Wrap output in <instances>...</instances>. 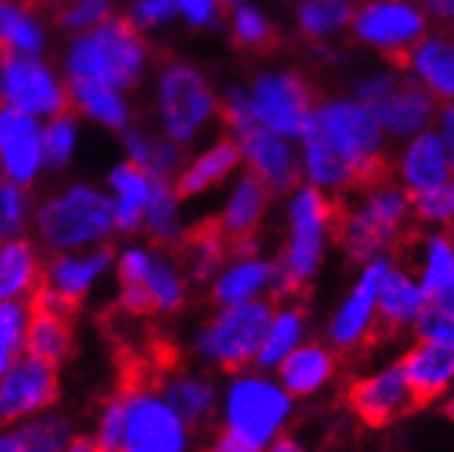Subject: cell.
<instances>
[{
    "mask_svg": "<svg viewBox=\"0 0 454 452\" xmlns=\"http://www.w3.org/2000/svg\"><path fill=\"white\" fill-rule=\"evenodd\" d=\"M411 194L388 180L349 197L338 194L330 234L352 264L366 266L374 258H388L385 253H396L411 228Z\"/></svg>",
    "mask_w": 454,
    "mask_h": 452,
    "instance_id": "cell-1",
    "label": "cell"
},
{
    "mask_svg": "<svg viewBox=\"0 0 454 452\" xmlns=\"http://www.w3.org/2000/svg\"><path fill=\"white\" fill-rule=\"evenodd\" d=\"M305 131H313L352 170L355 192L391 180L394 164L382 150V128L372 111L357 100L319 103L313 108Z\"/></svg>",
    "mask_w": 454,
    "mask_h": 452,
    "instance_id": "cell-2",
    "label": "cell"
},
{
    "mask_svg": "<svg viewBox=\"0 0 454 452\" xmlns=\"http://www.w3.org/2000/svg\"><path fill=\"white\" fill-rule=\"evenodd\" d=\"M147 67V42L128 20H106L75 36L64 59L67 81L130 89Z\"/></svg>",
    "mask_w": 454,
    "mask_h": 452,
    "instance_id": "cell-3",
    "label": "cell"
},
{
    "mask_svg": "<svg viewBox=\"0 0 454 452\" xmlns=\"http://www.w3.org/2000/svg\"><path fill=\"white\" fill-rule=\"evenodd\" d=\"M335 197L316 186H300L288 202V239L278 261V300H302L322 264L325 242L333 231Z\"/></svg>",
    "mask_w": 454,
    "mask_h": 452,
    "instance_id": "cell-4",
    "label": "cell"
},
{
    "mask_svg": "<svg viewBox=\"0 0 454 452\" xmlns=\"http://www.w3.org/2000/svg\"><path fill=\"white\" fill-rule=\"evenodd\" d=\"M36 228L53 250L98 244L117 228L114 200L95 186H70L42 202L36 211Z\"/></svg>",
    "mask_w": 454,
    "mask_h": 452,
    "instance_id": "cell-5",
    "label": "cell"
},
{
    "mask_svg": "<svg viewBox=\"0 0 454 452\" xmlns=\"http://www.w3.org/2000/svg\"><path fill=\"white\" fill-rule=\"evenodd\" d=\"M271 313H275V303L271 300L224 305L202 325V330L194 338V347L202 355V361H208V364L224 372H236L247 367L249 361H255L266 328L271 322Z\"/></svg>",
    "mask_w": 454,
    "mask_h": 452,
    "instance_id": "cell-6",
    "label": "cell"
},
{
    "mask_svg": "<svg viewBox=\"0 0 454 452\" xmlns=\"http://www.w3.org/2000/svg\"><path fill=\"white\" fill-rule=\"evenodd\" d=\"M158 117H161L167 139L177 147L192 145L197 133L206 128L219 111L211 83L200 70L184 61L164 64L155 86Z\"/></svg>",
    "mask_w": 454,
    "mask_h": 452,
    "instance_id": "cell-7",
    "label": "cell"
},
{
    "mask_svg": "<svg viewBox=\"0 0 454 452\" xmlns=\"http://www.w3.org/2000/svg\"><path fill=\"white\" fill-rule=\"evenodd\" d=\"M288 416H291V394L266 377L241 375L227 389L224 397L227 431L261 449L278 439Z\"/></svg>",
    "mask_w": 454,
    "mask_h": 452,
    "instance_id": "cell-8",
    "label": "cell"
},
{
    "mask_svg": "<svg viewBox=\"0 0 454 452\" xmlns=\"http://www.w3.org/2000/svg\"><path fill=\"white\" fill-rule=\"evenodd\" d=\"M125 400L122 452H186L189 424L147 386H117Z\"/></svg>",
    "mask_w": 454,
    "mask_h": 452,
    "instance_id": "cell-9",
    "label": "cell"
},
{
    "mask_svg": "<svg viewBox=\"0 0 454 452\" xmlns=\"http://www.w3.org/2000/svg\"><path fill=\"white\" fill-rule=\"evenodd\" d=\"M352 26L357 39L380 48L391 64L411 67V53L427 31V14L413 0H366Z\"/></svg>",
    "mask_w": 454,
    "mask_h": 452,
    "instance_id": "cell-10",
    "label": "cell"
},
{
    "mask_svg": "<svg viewBox=\"0 0 454 452\" xmlns=\"http://www.w3.org/2000/svg\"><path fill=\"white\" fill-rule=\"evenodd\" d=\"M0 106L26 111L31 117H59L70 108V92L36 56L0 51Z\"/></svg>",
    "mask_w": 454,
    "mask_h": 452,
    "instance_id": "cell-11",
    "label": "cell"
},
{
    "mask_svg": "<svg viewBox=\"0 0 454 452\" xmlns=\"http://www.w3.org/2000/svg\"><path fill=\"white\" fill-rule=\"evenodd\" d=\"M355 95L360 106L372 111L380 128L391 131L394 137L419 133L435 115V100L421 83L394 78L388 73L360 81Z\"/></svg>",
    "mask_w": 454,
    "mask_h": 452,
    "instance_id": "cell-12",
    "label": "cell"
},
{
    "mask_svg": "<svg viewBox=\"0 0 454 452\" xmlns=\"http://www.w3.org/2000/svg\"><path fill=\"white\" fill-rule=\"evenodd\" d=\"M253 117L275 137H302L316 108L313 89L300 73H263L249 92Z\"/></svg>",
    "mask_w": 454,
    "mask_h": 452,
    "instance_id": "cell-13",
    "label": "cell"
},
{
    "mask_svg": "<svg viewBox=\"0 0 454 452\" xmlns=\"http://www.w3.org/2000/svg\"><path fill=\"white\" fill-rule=\"evenodd\" d=\"M391 258H374L363 266L360 278L349 289L344 303L338 305L327 325V338L333 353H363L374 345V325H377V291L385 269Z\"/></svg>",
    "mask_w": 454,
    "mask_h": 452,
    "instance_id": "cell-14",
    "label": "cell"
},
{
    "mask_svg": "<svg viewBox=\"0 0 454 452\" xmlns=\"http://www.w3.org/2000/svg\"><path fill=\"white\" fill-rule=\"evenodd\" d=\"M347 408L369 427H388L396 419L419 411L413 392L402 375L399 361L374 375L357 377L347 386Z\"/></svg>",
    "mask_w": 454,
    "mask_h": 452,
    "instance_id": "cell-15",
    "label": "cell"
},
{
    "mask_svg": "<svg viewBox=\"0 0 454 452\" xmlns=\"http://www.w3.org/2000/svg\"><path fill=\"white\" fill-rule=\"evenodd\" d=\"M61 383L56 367L22 358L0 377V424L39 414L59 400Z\"/></svg>",
    "mask_w": 454,
    "mask_h": 452,
    "instance_id": "cell-16",
    "label": "cell"
},
{
    "mask_svg": "<svg viewBox=\"0 0 454 452\" xmlns=\"http://www.w3.org/2000/svg\"><path fill=\"white\" fill-rule=\"evenodd\" d=\"M271 192L263 186V180L247 172L239 178L231 197L224 202V211L216 217L219 228L231 244V258H255L258 253V228L263 222V214L269 209Z\"/></svg>",
    "mask_w": 454,
    "mask_h": 452,
    "instance_id": "cell-17",
    "label": "cell"
},
{
    "mask_svg": "<svg viewBox=\"0 0 454 452\" xmlns=\"http://www.w3.org/2000/svg\"><path fill=\"white\" fill-rule=\"evenodd\" d=\"M42 167V128L36 117L0 106V172L26 189L36 180Z\"/></svg>",
    "mask_w": 454,
    "mask_h": 452,
    "instance_id": "cell-18",
    "label": "cell"
},
{
    "mask_svg": "<svg viewBox=\"0 0 454 452\" xmlns=\"http://www.w3.org/2000/svg\"><path fill=\"white\" fill-rule=\"evenodd\" d=\"M399 367L421 411L427 405H433L438 397H443L454 383V345L419 338L399 358Z\"/></svg>",
    "mask_w": 454,
    "mask_h": 452,
    "instance_id": "cell-19",
    "label": "cell"
},
{
    "mask_svg": "<svg viewBox=\"0 0 454 452\" xmlns=\"http://www.w3.org/2000/svg\"><path fill=\"white\" fill-rule=\"evenodd\" d=\"M429 300L424 297L421 286L407 275L399 264L391 261L385 269L377 291V325H374V345L388 342L391 336L402 333L404 328H413Z\"/></svg>",
    "mask_w": 454,
    "mask_h": 452,
    "instance_id": "cell-20",
    "label": "cell"
},
{
    "mask_svg": "<svg viewBox=\"0 0 454 452\" xmlns=\"http://www.w3.org/2000/svg\"><path fill=\"white\" fill-rule=\"evenodd\" d=\"M241 155L249 162V172L263 180L269 192H288L300 184V162L283 137L255 125L236 139Z\"/></svg>",
    "mask_w": 454,
    "mask_h": 452,
    "instance_id": "cell-21",
    "label": "cell"
},
{
    "mask_svg": "<svg viewBox=\"0 0 454 452\" xmlns=\"http://www.w3.org/2000/svg\"><path fill=\"white\" fill-rule=\"evenodd\" d=\"M451 172V155L435 131H421L413 137V142L404 147L399 158V178L404 184V192L416 197L424 192H433L443 186Z\"/></svg>",
    "mask_w": 454,
    "mask_h": 452,
    "instance_id": "cell-22",
    "label": "cell"
},
{
    "mask_svg": "<svg viewBox=\"0 0 454 452\" xmlns=\"http://www.w3.org/2000/svg\"><path fill=\"white\" fill-rule=\"evenodd\" d=\"M155 392L164 397L169 408L189 427L200 431L214 419L216 411V386L206 377L180 372L177 367L167 369L155 383Z\"/></svg>",
    "mask_w": 454,
    "mask_h": 452,
    "instance_id": "cell-23",
    "label": "cell"
},
{
    "mask_svg": "<svg viewBox=\"0 0 454 452\" xmlns=\"http://www.w3.org/2000/svg\"><path fill=\"white\" fill-rule=\"evenodd\" d=\"M114 261L111 247H100V250L83 253V256H53L51 264L44 266V286H51L56 295L78 308L86 297V291L92 283L106 273Z\"/></svg>",
    "mask_w": 454,
    "mask_h": 452,
    "instance_id": "cell-24",
    "label": "cell"
},
{
    "mask_svg": "<svg viewBox=\"0 0 454 452\" xmlns=\"http://www.w3.org/2000/svg\"><path fill=\"white\" fill-rule=\"evenodd\" d=\"M338 369V355L325 345H302L280 364V383L294 397L325 389Z\"/></svg>",
    "mask_w": 454,
    "mask_h": 452,
    "instance_id": "cell-25",
    "label": "cell"
},
{
    "mask_svg": "<svg viewBox=\"0 0 454 452\" xmlns=\"http://www.w3.org/2000/svg\"><path fill=\"white\" fill-rule=\"evenodd\" d=\"M275 283H278V261L244 258V261H236L233 266L222 269L211 289V300L222 308L249 303L266 289L275 291Z\"/></svg>",
    "mask_w": 454,
    "mask_h": 452,
    "instance_id": "cell-26",
    "label": "cell"
},
{
    "mask_svg": "<svg viewBox=\"0 0 454 452\" xmlns=\"http://www.w3.org/2000/svg\"><path fill=\"white\" fill-rule=\"evenodd\" d=\"M411 67L429 95L454 100V28L421 39L411 53Z\"/></svg>",
    "mask_w": 454,
    "mask_h": 452,
    "instance_id": "cell-27",
    "label": "cell"
},
{
    "mask_svg": "<svg viewBox=\"0 0 454 452\" xmlns=\"http://www.w3.org/2000/svg\"><path fill=\"white\" fill-rule=\"evenodd\" d=\"M108 184L114 189V225H117L122 234H133L145 222V211H147L155 178H150L136 164L125 162L111 170Z\"/></svg>",
    "mask_w": 454,
    "mask_h": 452,
    "instance_id": "cell-28",
    "label": "cell"
},
{
    "mask_svg": "<svg viewBox=\"0 0 454 452\" xmlns=\"http://www.w3.org/2000/svg\"><path fill=\"white\" fill-rule=\"evenodd\" d=\"M241 162V147L233 137H224L216 145H211L202 155H197L194 162L180 172L177 184H175V194L177 200L184 197H194L208 192L211 186L222 184V180L231 175Z\"/></svg>",
    "mask_w": 454,
    "mask_h": 452,
    "instance_id": "cell-29",
    "label": "cell"
},
{
    "mask_svg": "<svg viewBox=\"0 0 454 452\" xmlns=\"http://www.w3.org/2000/svg\"><path fill=\"white\" fill-rule=\"evenodd\" d=\"M42 275V258L28 239H9L0 244V303L31 295Z\"/></svg>",
    "mask_w": 454,
    "mask_h": 452,
    "instance_id": "cell-30",
    "label": "cell"
},
{
    "mask_svg": "<svg viewBox=\"0 0 454 452\" xmlns=\"http://www.w3.org/2000/svg\"><path fill=\"white\" fill-rule=\"evenodd\" d=\"M305 322H308V311L300 300H291L288 305H283L280 311L271 313V322L266 328L261 350L255 355V364L261 369L280 367L283 361L300 347L302 333H305Z\"/></svg>",
    "mask_w": 454,
    "mask_h": 452,
    "instance_id": "cell-31",
    "label": "cell"
},
{
    "mask_svg": "<svg viewBox=\"0 0 454 452\" xmlns=\"http://www.w3.org/2000/svg\"><path fill=\"white\" fill-rule=\"evenodd\" d=\"M133 286H139L145 291L155 313H175L186 303L184 275H180V266L169 258V253H158V256L153 253L145 278Z\"/></svg>",
    "mask_w": 454,
    "mask_h": 452,
    "instance_id": "cell-32",
    "label": "cell"
},
{
    "mask_svg": "<svg viewBox=\"0 0 454 452\" xmlns=\"http://www.w3.org/2000/svg\"><path fill=\"white\" fill-rule=\"evenodd\" d=\"M125 150L130 153V164L145 170L155 180H167L177 170L180 158H184L175 142H169L167 137H155V133H147L142 128H130L125 133Z\"/></svg>",
    "mask_w": 454,
    "mask_h": 452,
    "instance_id": "cell-33",
    "label": "cell"
},
{
    "mask_svg": "<svg viewBox=\"0 0 454 452\" xmlns=\"http://www.w3.org/2000/svg\"><path fill=\"white\" fill-rule=\"evenodd\" d=\"M142 225L161 250H175L177 247L184 231H180V219H177V194L169 180H155L153 184V194Z\"/></svg>",
    "mask_w": 454,
    "mask_h": 452,
    "instance_id": "cell-34",
    "label": "cell"
},
{
    "mask_svg": "<svg viewBox=\"0 0 454 452\" xmlns=\"http://www.w3.org/2000/svg\"><path fill=\"white\" fill-rule=\"evenodd\" d=\"M44 48V31L31 12L0 0V51L17 56H36Z\"/></svg>",
    "mask_w": 454,
    "mask_h": 452,
    "instance_id": "cell-35",
    "label": "cell"
},
{
    "mask_svg": "<svg viewBox=\"0 0 454 452\" xmlns=\"http://www.w3.org/2000/svg\"><path fill=\"white\" fill-rule=\"evenodd\" d=\"M70 103H75L83 115L114 131H122L130 123V106L117 89H106L95 83H70Z\"/></svg>",
    "mask_w": 454,
    "mask_h": 452,
    "instance_id": "cell-36",
    "label": "cell"
},
{
    "mask_svg": "<svg viewBox=\"0 0 454 452\" xmlns=\"http://www.w3.org/2000/svg\"><path fill=\"white\" fill-rule=\"evenodd\" d=\"M357 14L355 0H302L297 12L300 28L308 39H322L349 26Z\"/></svg>",
    "mask_w": 454,
    "mask_h": 452,
    "instance_id": "cell-37",
    "label": "cell"
},
{
    "mask_svg": "<svg viewBox=\"0 0 454 452\" xmlns=\"http://www.w3.org/2000/svg\"><path fill=\"white\" fill-rule=\"evenodd\" d=\"M26 328H28V305L17 300L0 303V377H4L26 347Z\"/></svg>",
    "mask_w": 454,
    "mask_h": 452,
    "instance_id": "cell-38",
    "label": "cell"
},
{
    "mask_svg": "<svg viewBox=\"0 0 454 452\" xmlns=\"http://www.w3.org/2000/svg\"><path fill=\"white\" fill-rule=\"evenodd\" d=\"M78 145V125L73 115H59L42 128V158L48 170H61L70 164Z\"/></svg>",
    "mask_w": 454,
    "mask_h": 452,
    "instance_id": "cell-39",
    "label": "cell"
},
{
    "mask_svg": "<svg viewBox=\"0 0 454 452\" xmlns=\"http://www.w3.org/2000/svg\"><path fill=\"white\" fill-rule=\"evenodd\" d=\"M233 39L239 48H247V51H269L278 44V34L275 28L269 26V20L253 9V6H239L236 14H233Z\"/></svg>",
    "mask_w": 454,
    "mask_h": 452,
    "instance_id": "cell-40",
    "label": "cell"
},
{
    "mask_svg": "<svg viewBox=\"0 0 454 452\" xmlns=\"http://www.w3.org/2000/svg\"><path fill=\"white\" fill-rule=\"evenodd\" d=\"M20 439L26 444V452H64L70 444V422L59 416H44L20 427Z\"/></svg>",
    "mask_w": 454,
    "mask_h": 452,
    "instance_id": "cell-41",
    "label": "cell"
},
{
    "mask_svg": "<svg viewBox=\"0 0 454 452\" xmlns=\"http://www.w3.org/2000/svg\"><path fill=\"white\" fill-rule=\"evenodd\" d=\"M413 217L424 225H454V180H446L443 186L411 197Z\"/></svg>",
    "mask_w": 454,
    "mask_h": 452,
    "instance_id": "cell-42",
    "label": "cell"
},
{
    "mask_svg": "<svg viewBox=\"0 0 454 452\" xmlns=\"http://www.w3.org/2000/svg\"><path fill=\"white\" fill-rule=\"evenodd\" d=\"M28 206L31 202L26 189L0 178V244L22 231V225L28 219Z\"/></svg>",
    "mask_w": 454,
    "mask_h": 452,
    "instance_id": "cell-43",
    "label": "cell"
},
{
    "mask_svg": "<svg viewBox=\"0 0 454 452\" xmlns=\"http://www.w3.org/2000/svg\"><path fill=\"white\" fill-rule=\"evenodd\" d=\"M111 0H73L59 12V22L70 31H89L106 22Z\"/></svg>",
    "mask_w": 454,
    "mask_h": 452,
    "instance_id": "cell-44",
    "label": "cell"
},
{
    "mask_svg": "<svg viewBox=\"0 0 454 452\" xmlns=\"http://www.w3.org/2000/svg\"><path fill=\"white\" fill-rule=\"evenodd\" d=\"M416 336L419 338H433V342H446L454 345V313L443 311L441 305L429 303L424 313L416 322Z\"/></svg>",
    "mask_w": 454,
    "mask_h": 452,
    "instance_id": "cell-45",
    "label": "cell"
},
{
    "mask_svg": "<svg viewBox=\"0 0 454 452\" xmlns=\"http://www.w3.org/2000/svg\"><path fill=\"white\" fill-rule=\"evenodd\" d=\"M177 14V0H139V4L130 6L128 22L136 28H153V26H161V22L172 20Z\"/></svg>",
    "mask_w": 454,
    "mask_h": 452,
    "instance_id": "cell-46",
    "label": "cell"
},
{
    "mask_svg": "<svg viewBox=\"0 0 454 452\" xmlns=\"http://www.w3.org/2000/svg\"><path fill=\"white\" fill-rule=\"evenodd\" d=\"M177 14H184L189 26L208 28L219 22V0H177Z\"/></svg>",
    "mask_w": 454,
    "mask_h": 452,
    "instance_id": "cell-47",
    "label": "cell"
},
{
    "mask_svg": "<svg viewBox=\"0 0 454 452\" xmlns=\"http://www.w3.org/2000/svg\"><path fill=\"white\" fill-rule=\"evenodd\" d=\"M206 452H261V447L244 441L241 436L231 433V431H227V427H224V431L214 439V444H211Z\"/></svg>",
    "mask_w": 454,
    "mask_h": 452,
    "instance_id": "cell-48",
    "label": "cell"
},
{
    "mask_svg": "<svg viewBox=\"0 0 454 452\" xmlns=\"http://www.w3.org/2000/svg\"><path fill=\"white\" fill-rule=\"evenodd\" d=\"M441 139L451 155V164H454V103L443 108V115H441Z\"/></svg>",
    "mask_w": 454,
    "mask_h": 452,
    "instance_id": "cell-49",
    "label": "cell"
},
{
    "mask_svg": "<svg viewBox=\"0 0 454 452\" xmlns=\"http://www.w3.org/2000/svg\"><path fill=\"white\" fill-rule=\"evenodd\" d=\"M427 9L443 22H454V0H424Z\"/></svg>",
    "mask_w": 454,
    "mask_h": 452,
    "instance_id": "cell-50",
    "label": "cell"
},
{
    "mask_svg": "<svg viewBox=\"0 0 454 452\" xmlns=\"http://www.w3.org/2000/svg\"><path fill=\"white\" fill-rule=\"evenodd\" d=\"M64 452H98V444L89 436H75V439H70V444L64 447Z\"/></svg>",
    "mask_w": 454,
    "mask_h": 452,
    "instance_id": "cell-51",
    "label": "cell"
},
{
    "mask_svg": "<svg viewBox=\"0 0 454 452\" xmlns=\"http://www.w3.org/2000/svg\"><path fill=\"white\" fill-rule=\"evenodd\" d=\"M0 452H26V444H22L20 433L0 436Z\"/></svg>",
    "mask_w": 454,
    "mask_h": 452,
    "instance_id": "cell-52",
    "label": "cell"
},
{
    "mask_svg": "<svg viewBox=\"0 0 454 452\" xmlns=\"http://www.w3.org/2000/svg\"><path fill=\"white\" fill-rule=\"evenodd\" d=\"M269 452H305V449L297 441H294L291 436H280V439H275V444H271Z\"/></svg>",
    "mask_w": 454,
    "mask_h": 452,
    "instance_id": "cell-53",
    "label": "cell"
},
{
    "mask_svg": "<svg viewBox=\"0 0 454 452\" xmlns=\"http://www.w3.org/2000/svg\"><path fill=\"white\" fill-rule=\"evenodd\" d=\"M435 305H441L443 311H449V313H454V286L446 291V295L441 297V300H435Z\"/></svg>",
    "mask_w": 454,
    "mask_h": 452,
    "instance_id": "cell-54",
    "label": "cell"
},
{
    "mask_svg": "<svg viewBox=\"0 0 454 452\" xmlns=\"http://www.w3.org/2000/svg\"><path fill=\"white\" fill-rule=\"evenodd\" d=\"M443 414L454 422V397H449V402L443 405Z\"/></svg>",
    "mask_w": 454,
    "mask_h": 452,
    "instance_id": "cell-55",
    "label": "cell"
},
{
    "mask_svg": "<svg viewBox=\"0 0 454 452\" xmlns=\"http://www.w3.org/2000/svg\"><path fill=\"white\" fill-rule=\"evenodd\" d=\"M219 4H227V6H231V4H239V0H219Z\"/></svg>",
    "mask_w": 454,
    "mask_h": 452,
    "instance_id": "cell-56",
    "label": "cell"
},
{
    "mask_svg": "<svg viewBox=\"0 0 454 452\" xmlns=\"http://www.w3.org/2000/svg\"><path fill=\"white\" fill-rule=\"evenodd\" d=\"M451 234H454V231H451Z\"/></svg>",
    "mask_w": 454,
    "mask_h": 452,
    "instance_id": "cell-57",
    "label": "cell"
}]
</instances>
